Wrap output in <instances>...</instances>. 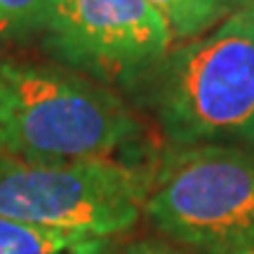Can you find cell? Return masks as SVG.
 <instances>
[{"instance_id": "1", "label": "cell", "mask_w": 254, "mask_h": 254, "mask_svg": "<svg viewBox=\"0 0 254 254\" xmlns=\"http://www.w3.org/2000/svg\"><path fill=\"white\" fill-rule=\"evenodd\" d=\"M155 71L158 120L177 146H254V0Z\"/></svg>"}, {"instance_id": "2", "label": "cell", "mask_w": 254, "mask_h": 254, "mask_svg": "<svg viewBox=\"0 0 254 254\" xmlns=\"http://www.w3.org/2000/svg\"><path fill=\"white\" fill-rule=\"evenodd\" d=\"M5 155L21 160H101L139 139L141 127L113 94L78 75L2 64Z\"/></svg>"}, {"instance_id": "3", "label": "cell", "mask_w": 254, "mask_h": 254, "mask_svg": "<svg viewBox=\"0 0 254 254\" xmlns=\"http://www.w3.org/2000/svg\"><path fill=\"white\" fill-rule=\"evenodd\" d=\"M146 217L198 254L254 247V151L238 144L179 146L146 195Z\"/></svg>"}, {"instance_id": "4", "label": "cell", "mask_w": 254, "mask_h": 254, "mask_svg": "<svg viewBox=\"0 0 254 254\" xmlns=\"http://www.w3.org/2000/svg\"><path fill=\"white\" fill-rule=\"evenodd\" d=\"M153 174L101 160L0 158V217L66 233L113 238L139 221Z\"/></svg>"}, {"instance_id": "5", "label": "cell", "mask_w": 254, "mask_h": 254, "mask_svg": "<svg viewBox=\"0 0 254 254\" xmlns=\"http://www.w3.org/2000/svg\"><path fill=\"white\" fill-rule=\"evenodd\" d=\"M50 47L71 66L101 80H134L155 71L172 31L146 0H52Z\"/></svg>"}, {"instance_id": "6", "label": "cell", "mask_w": 254, "mask_h": 254, "mask_svg": "<svg viewBox=\"0 0 254 254\" xmlns=\"http://www.w3.org/2000/svg\"><path fill=\"white\" fill-rule=\"evenodd\" d=\"M0 254H116L111 238L66 233L0 217Z\"/></svg>"}, {"instance_id": "7", "label": "cell", "mask_w": 254, "mask_h": 254, "mask_svg": "<svg viewBox=\"0 0 254 254\" xmlns=\"http://www.w3.org/2000/svg\"><path fill=\"white\" fill-rule=\"evenodd\" d=\"M146 2L163 14L172 31V38L179 40L200 38L238 9V0H146Z\"/></svg>"}, {"instance_id": "8", "label": "cell", "mask_w": 254, "mask_h": 254, "mask_svg": "<svg viewBox=\"0 0 254 254\" xmlns=\"http://www.w3.org/2000/svg\"><path fill=\"white\" fill-rule=\"evenodd\" d=\"M52 0H0V31L24 33L45 28Z\"/></svg>"}, {"instance_id": "9", "label": "cell", "mask_w": 254, "mask_h": 254, "mask_svg": "<svg viewBox=\"0 0 254 254\" xmlns=\"http://www.w3.org/2000/svg\"><path fill=\"white\" fill-rule=\"evenodd\" d=\"M123 254H184V252H179L177 247H172L165 240L148 238V240H136L132 245H127Z\"/></svg>"}, {"instance_id": "10", "label": "cell", "mask_w": 254, "mask_h": 254, "mask_svg": "<svg viewBox=\"0 0 254 254\" xmlns=\"http://www.w3.org/2000/svg\"><path fill=\"white\" fill-rule=\"evenodd\" d=\"M5 111H7V101H5V87L0 82V153L5 155Z\"/></svg>"}, {"instance_id": "11", "label": "cell", "mask_w": 254, "mask_h": 254, "mask_svg": "<svg viewBox=\"0 0 254 254\" xmlns=\"http://www.w3.org/2000/svg\"><path fill=\"white\" fill-rule=\"evenodd\" d=\"M238 254H254V247L252 250H245V252H238Z\"/></svg>"}]
</instances>
